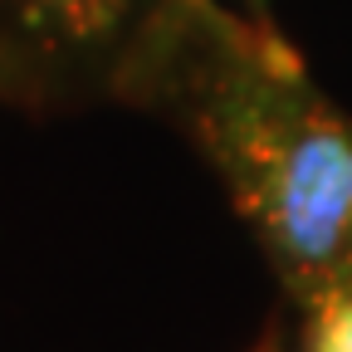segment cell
<instances>
[{
	"label": "cell",
	"mask_w": 352,
	"mask_h": 352,
	"mask_svg": "<svg viewBox=\"0 0 352 352\" xmlns=\"http://www.w3.org/2000/svg\"><path fill=\"white\" fill-rule=\"evenodd\" d=\"M250 10H254V20H264V0H250Z\"/></svg>",
	"instance_id": "cell-4"
},
{
	"label": "cell",
	"mask_w": 352,
	"mask_h": 352,
	"mask_svg": "<svg viewBox=\"0 0 352 352\" xmlns=\"http://www.w3.org/2000/svg\"><path fill=\"white\" fill-rule=\"evenodd\" d=\"M166 0H0V103L69 118L122 98Z\"/></svg>",
	"instance_id": "cell-2"
},
{
	"label": "cell",
	"mask_w": 352,
	"mask_h": 352,
	"mask_svg": "<svg viewBox=\"0 0 352 352\" xmlns=\"http://www.w3.org/2000/svg\"><path fill=\"white\" fill-rule=\"evenodd\" d=\"M314 352H352V294L314 314Z\"/></svg>",
	"instance_id": "cell-3"
},
{
	"label": "cell",
	"mask_w": 352,
	"mask_h": 352,
	"mask_svg": "<svg viewBox=\"0 0 352 352\" xmlns=\"http://www.w3.org/2000/svg\"><path fill=\"white\" fill-rule=\"evenodd\" d=\"M118 103L186 132L294 303L318 314L352 294V118L270 20L166 0Z\"/></svg>",
	"instance_id": "cell-1"
}]
</instances>
